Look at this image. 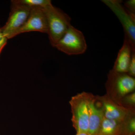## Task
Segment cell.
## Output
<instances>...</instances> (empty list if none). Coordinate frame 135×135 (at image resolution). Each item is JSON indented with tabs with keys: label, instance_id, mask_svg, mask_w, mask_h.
Here are the masks:
<instances>
[{
	"label": "cell",
	"instance_id": "obj_17",
	"mask_svg": "<svg viewBox=\"0 0 135 135\" xmlns=\"http://www.w3.org/2000/svg\"><path fill=\"white\" fill-rule=\"evenodd\" d=\"M7 39L5 37H3L1 40H0V55L3 49L7 43Z\"/></svg>",
	"mask_w": 135,
	"mask_h": 135
},
{
	"label": "cell",
	"instance_id": "obj_1",
	"mask_svg": "<svg viewBox=\"0 0 135 135\" xmlns=\"http://www.w3.org/2000/svg\"><path fill=\"white\" fill-rule=\"evenodd\" d=\"M44 10L47 23L50 42L52 47H55L71 25V18L52 4L44 8Z\"/></svg>",
	"mask_w": 135,
	"mask_h": 135
},
{
	"label": "cell",
	"instance_id": "obj_12",
	"mask_svg": "<svg viewBox=\"0 0 135 135\" xmlns=\"http://www.w3.org/2000/svg\"><path fill=\"white\" fill-rule=\"evenodd\" d=\"M134 113L123 121L120 135H135V118Z\"/></svg>",
	"mask_w": 135,
	"mask_h": 135
},
{
	"label": "cell",
	"instance_id": "obj_7",
	"mask_svg": "<svg viewBox=\"0 0 135 135\" xmlns=\"http://www.w3.org/2000/svg\"><path fill=\"white\" fill-rule=\"evenodd\" d=\"M33 31L47 33V23L44 9L42 8H31L26 22L18 31L16 35L23 33Z\"/></svg>",
	"mask_w": 135,
	"mask_h": 135
},
{
	"label": "cell",
	"instance_id": "obj_10",
	"mask_svg": "<svg viewBox=\"0 0 135 135\" xmlns=\"http://www.w3.org/2000/svg\"><path fill=\"white\" fill-rule=\"evenodd\" d=\"M133 49L129 42L124 38L123 46L118 53L112 70L122 73H128Z\"/></svg>",
	"mask_w": 135,
	"mask_h": 135
},
{
	"label": "cell",
	"instance_id": "obj_16",
	"mask_svg": "<svg viewBox=\"0 0 135 135\" xmlns=\"http://www.w3.org/2000/svg\"><path fill=\"white\" fill-rule=\"evenodd\" d=\"M125 8L129 11L135 14V0H128L124 2L123 4Z\"/></svg>",
	"mask_w": 135,
	"mask_h": 135
},
{
	"label": "cell",
	"instance_id": "obj_5",
	"mask_svg": "<svg viewBox=\"0 0 135 135\" xmlns=\"http://www.w3.org/2000/svg\"><path fill=\"white\" fill-rule=\"evenodd\" d=\"M114 13L124 29V38L135 50V14L129 11L119 0L101 1Z\"/></svg>",
	"mask_w": 135,
	"mask_h": 135
},
{
	"label": "cell",
	"instance_id": "obj_11",
	"mask_svg": "<svg viewBox=\"0 0 135 135\" xmlns=\"http://www.w3.org/2000/svg\"><path fill=\"white\" fill-rule=\"evenodd\" d=\"M123 121L104 118L98 135H120Z\"/></svg>",
	"mask_w": 135,
	"mask_h": 135
},
{
	"label": "cell",
	"instance_id": "obj_4",
	"mask_svg": "<svg viewBox=\"0 0 135 135\" xmlns=\"http://www.w3.org/2000/svg\"><path fill=\"white\" fill-rule=\"evenodd\" d=\"M55 47L68 55H76L84 53L87 46L83 33L71 25Z\"/></svg>",
	"mask_w": 135,
	"mask_h": 135
},
{
	"label": "cell",
	"instance_id": "obj_13",
	"mask_svg": "<svg viewBox=\"0 0 135 135\" xmlns=\"http://www.w3.org/2000/svg\"><path fill=\"white\" fill-rule=\"evenodd\" d=\"M23 4L29 7L44 8L52 4L50 0H19Z\"/></svg>",
	"mask_w": 135,
	"mask_h": 135
},
{
	"label": "cell",
	"instance_id": "obj_3",
	"mask_svg": "<svg viewBox=\"0 0 135 135\" xmlns=\"http://www.w3.org/2000/svg\"><path fill=\"white\" fill-rule=\"evenodd\" d=\"M11 11L7 21L1 27L3 36L11 39L16 36V33L24 24L28 18L31 8L23 4L19 0L11 1Z\"/></svg>",
	"mask_w": 135,
	"mask_h": 135
},
{
	"label": "cell",
	"instance_id": "obj_18",
	"mask_svg": "<svg viewBox=\"0 0 135 135\" xmlns=\"http://www.w3.org/2000/svg\"><path fill=\"white\" fill-rule=\"evenodd\" d=\"M4 37L3 35L2 30L1 27H0V40Z\"/></svg>",
	"mask_w": 135,
	"mask_h": 135
},
{
	"label": "cell",
	"instance_id": "obj_8",
	"mask_svg": "<svg viewBox=\"0 0 135 135\" xmlns=\"http://www.w3.org/2000/svg\"><path fill=\"white\" fill-rule=\"evenodd\" d=\"M98 98L102 103L104 118L106 119L123 121L134 113L133 110L120 105L109 97H104Z\"/></svg>",
	"mask_w": 135,
	"mask_h": 135
},
{
	"label": "cell",
	"instance_id": "obj_19",
	"mask_svg": "<svg viewBox=\"0 0 135 135\" xmlns=\"http://www.w3.org/2000/svg\"><path fill=\"white\" fill-rule=\"evenodd\" d=\"M76 135H90L87 133H77Z\"/></svg>",
	"mask_w": 135,
	"mask_h": 135
},
{
	"label": "cell",
	"instance_id": "obj_9",
	"mask_svg": "<svg viewBox=\"0 0 135 135\" xmlns=\"http://www.w3.org/2000/svg\"><path fill=\"white\" fill-rule=\"evenodd\" d=\"M88 110L89 119L88 133L90 135H98L104 118L103 110L101 103L99 104V102L98 104L97 98L91 94L88 102Z\"/></svg>",
	"mask_w": 135,
	"mask_h": 135
},
{
	"label": "cell",
	"instance_id": "obj_15",
	"mask_svg": "<svg viewBox=\"0 0 135 135\" xmlns=\"http://www.w3.org/2000/svg\"><path fill=\"white\" fill-rule=\"evenodd\" d=\"M128 74L131 77H134L135 76V51H132Z\"/></svg>",
	"mask_w": 135,
	"mask_h": 135
},
{
	"label": "cell",
	"instance_id": "obj_2",
	"mask_svg": "<svg viewBox=\"0 0 135 135\" xmlns=\"http://www.w3.org/2000/svg\"><path fill=\"white\" fill-rule=\"evenodd\" d=\"M90 94L83 92L72 97L70 101L73 126L77 133H87L88 130V102Z\"/></svg>",
	"mask_w": 135,
	"mask_h": 135
},
{
	"label": "cell",
	"instance_id": "obj_14",
	"mask_svg": "<svg viewBox=\"0 0 135 135\" xmlns=\"http://www.w3.org/2000/svg\"><path fill=\"white\" fill-rule=\"evenodd\" d=\"M124 107L125 108L130 107L131 109H133L131 107H134L135 105V93L133 92L128 94L123 97L120 101V105Z\"/></svg>",
	"mask_w": 135,
	"mask_h": 135
},
{
	"label": "cell",
	"instance_id": "obj_6",
	"mask_svg": "<svg viewBox=\"0 0 135 135\" xmlns=\"http://www.w3.org/2000/svg\"><path fill=\"white\" fill-rule=\"evenodd\" d=\"M106 86L109 92H112L113 97L119 99V105L123 97L134 91L135 79L127 73H117L112 70L108 74Z\"/></svg>",
	"mask_w": 135,
	"mask_h": 135
}]
</instances>
